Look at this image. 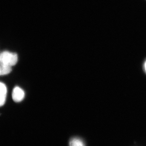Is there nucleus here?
Here are the masks:
<instances>
[{
    "instance_id": "nucleus-6",
    "label": "nucleus",
    "mask_w": 146,
    "mask_h": 146,
    "mask_svg": "<svg viewBox=\"0 0 146 146\" xmlns=\"http://www.w3.org/2000/svg\"><path fill=\"white\" fill-rule=\"evenodd\" d=\"M145 72H146V61L145 62Z\"/></svg>"
},
{
    "instance_id": "nucleus-3",
    "label": "nucleus",
    "mask_w": 146,
    "mask_h": 146,
    "mask_svg": "<svg viewBox=\"0 0 146 146\" xmlns=\"http://www.w3.org/2000/svg\"><path fill=\"white\" fill-rule=\"evenodd\" d=\"M0 105L2 106L5 104L7 94V88L4 83L1 82L0 83Z\"/></svg>"
},
{
    "instance_id": "nucleus-4",
    "label": "nucleus",
    "mask_w": 146,
    "mask_h": 146,
    "mask_svg": "<svg viewBox=\"0 0 146 146\" xmlns=\"http://www.w3.org/2000/svg\"><path fill=\"white\" fill-rule=\"evenodd\" d=\"M12 71V67L7 65L1 63L0 66V75H5L9 74Z\"/></svg>"
},
{
    "instance_id": "nucleus-5",
    "label": "nucleus",
    "mask_w": 146,
    "mask_h": 146,
    "mask_svg": "<svg viewBox=\"0 0 146 146\" xmlns=\"http://www.w3.org/2000/svg\"><path fill=\"white\" fill-rule=\"evenodd\" d=\"M70 146H85L84 142L78 138H73L69 142Z\"/></svg>"
},
{
    "instance_id": "nucleus-2",
    "label": "nucleus",
    "mask_w": 146,
    "mask_h": 146,
    "mask_svg": "<svg viewBox=\"0 0 146 146\" xmlns=\"http://www.w3.org/2000/svg\"><path fill=\"white\" fill-rule=\"evenodd\" d=\"M25 97V93L23 89L19 86L14 87L12 93V97L13 100L16 102H19L24 99Z\"/></svg>"
},
{
    "instance_id": "nucleus-1",
    "label": "nucleus",
    "mask_w": 146,
    "mask_h": 146,
    "mask_svg": "<svg viewBox=\"0 0 146 146\" xmlns=\"http://www.w3.org/2000/svg\"><path fill=\"white\" fill-rule=\"evenodd\" d=\"M18 55L16 53L5 51L1 53L0 56L1 63L10 65L12 67L18 62Z\"/></svg>"
}]
</instances>
